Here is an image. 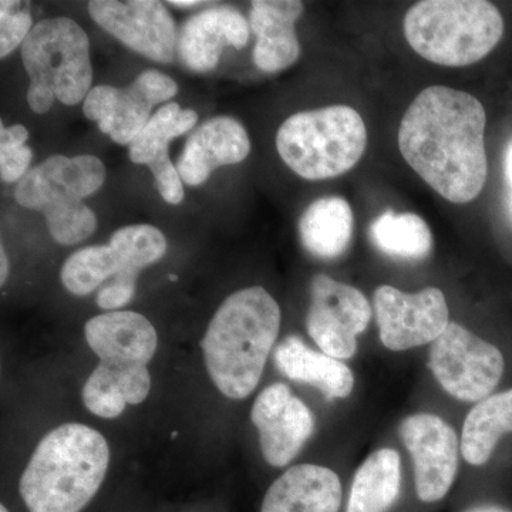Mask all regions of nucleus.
<instances>
[{
  "instance_id": "1",
  "label": "nucleus",
  "mask_w": 512,
  "mask_h": 512,
  "mask_svg": "<svg viewBox=\"0 0 512 512\" xmlns=\"http://www.w3.org/2000/svg\"><path fill=\"white\" fill-rule=\"evenodd\" d=\"M485 124L487 114L477 97L451 87H427L404 113L400 153L437 194L467 204L487 181Z\"/></svg>"
},
{
  "instance_id": "2",
  "label": "nucleus",
  "mask_w": 512,
  "mask_h": 512,
  "mask_svg": "<svg viewBox=\"0 0 512 512\" xmlns=\"http://www.w3.org/2000/svg\"><path fill=\"white\" fill-rule=\"evenodd\" d=\"M281 309L261 286L228 296L202 339L205 366L225 397L242 400L254 392L281 329Z\"/></svg>"
},
{
  "instance_id": "3",
  "label": "nucleus",
  "mask_w": 512,
  "mask_h": 512,
  "mask_svg": "<svg viewBox=\"0 0 512 512\" xmlns=\"http://www.w3.org/2000/svg\"><path fill=\"white\" fill-rule=\"evenodd\" d=\"M110 464L103 434L63 424L37 444L19 481L29 512H82L99 493Z\"/></svg>"
},
{
  "instance_id": "4",
  "label": "nucleus",
  "mask_w": 512,
  "mask_h": 512,
  "mask_svg": "<svg viewBox=\"0 0 512 512\" xmlns=\"http://www.w3.org/2000/svg\"><path fill=\"white\" fill-rule=\"evenodd\" d=\"M503 33L500 10L484 0H423L404 16V36L414 52L440 66L480 62Z\"/></svg>"
},
{
  "instance_id": "5",
  "label": "nucleus",
  "mask_w": 512,
  "mask_h": 512,
  "mask_svg": "<svg viewBox=\"0 0 512 512\" xmlns=\"http://www.w3.org/2000/svg\"><path fill=\"white\" fill-rule=\"evenodd\" d=\"M106 167L94 156H53L19 181L16 201L42 212L50 235L62 245H76L96 231L97 218L83 200L99 191Z\"/></svg>"
},
{
  "instance_id": "6",
  "label": "nucleus",
  "mask_w": 512,
  "mask_h": 512,
  "mask_svg": "<svg viewBox=\"0 0 512 512\" xmlns=\"http://www.w3.org/2000/svg\"><path fill=\"white\" fill-rule=\"evenodd\" d=\"M367 144L365 121L349 106L293 114L276 134L279 156L305 180H328L352 170Z\"/></svg>"
},
{
  "instance_id": "7",
  "label": "nucleus",
  "mask_w": 512,
  "mask_h": 512,
  "mask_svg": "<svg viewBox=\"0 0 512 512\" xmlns=\"http://www.w3.org/2000/svg\"><path fill=\"white\" fill-rule=\"evenodd\" d=\"M22 60L30 79L28 103L36 114L47 113L56 99L76 106L90 93L89 37L72 19L37 23L23 42Z\"/></svg>"
},
{
  "instance_id": "8",
  "label": "nucleus",
  "mask_w": 512,
  "mask_h": 512,
  "mask_svg": "<svg viewBox=\"0 0 512 512\" xmlns=\"http://www.w3.org/2000/svg\"><path fill=\"white\" fill-rule=\"evenodd\" d=\"M84 336L100 359L97 367L119 387L126 402L143 403L151 389L147 366L158 343L153 323L137 312L104 313L86 323Z\"/></svg>"
},
{
  "instance_id": "9",
  "label": "nucleus",
  "mask_w": 512,
  "mask_h": 512,
  "mask_svg": "<svg viewBox=\"0 0 512 512\" xmlns=\"http://www.w3.org/2000/svg\"><path fill=\"white\" fill-rule=\"evenodd\" d=\"M429 366L450 396L480 402L493 393L504 373V356L456 322H450L430 349Z\"/></svg>"
},
{
  "instance_id": "10",
  "label": "nucleus",
  "mask_w": 512,
  "mask_h": 512,
  "mask_svg": "<svg viewBox=\"0 0 512 512\" xmlns=\"http://www.w3.org/2000/svg\"><path fill=\"white\" fill-rule=\"evenodd\" d=\"M370 318V303L355 286L326 275L312 279L306 326L323 353L338 360L355 356L357 336L365 332Z\"/></svg>"
},
{
  "instance_id": "11",
  "label": "nucleus",
  "mask_w": 512,
  "mask_h": 512,
  "mask_svg": "<svg viewBox=\"0 0 512 512\" xmlns=\"http://www.w3.org/2000/svg\"><path fill=\"white\" fill-rule=\"evenodd\" d=\"M178 92L171 77L147 70L126 89L97 86L84 99L83 113L99 123L100 130L119 144H131L143 131L153 107L173 99Z\"/></svg>"
},
{
  "instance_id": "12",
  "label": "nucleus",
  "mask_w": 512,
  "mask_h": 512,
  "mask_svg": "<svg viewBox=\"0 0 512 512\" xmlns=\"http://www.w3.org/2000/svg\"><path fill=\"white\" fill-rule=\"evenodd\" d=\"M373 302L380 340L393 352L433 343L450 325L446 298L437 288L404 293L383 285L376 289Z\"/></svg>"
},
{
  "instance_id": "13",
  "label": "nucleus",
  "mask_w": 512,
  "mask_h": 512,
  "mask_svg": "<svg viewBox=\"0 0 512 512\" xmlns=\"http://www.w3.org/2000/svg\"><path fill=\"white\" fill-rule=\"evenodd\" d=\"M399 433L413 458L417 497L423 503L443 500L457 476L456 431L436 414L421 413L403 420Z\"/></svg>"
},
{
  "instance_id": "14",
  "label": "nucleus",
  "mask_w": 512,
  "mask_h": 512,
  "mask_svg": "<svg viewBox=\"0 0 512 512\" xmlns=\"http://www.w3.org/2000/svg\"><path fill=\"white\" fill-rule=\"evenodd\" d=\"M89 13L97 25L140 55L160 63L173 62L177 30L164 3L93 0L89 3Z\"/></svg>"
},
{
  "instance_id": "15",
  "label": "nucleus",
  "mask_w": 512,
  "mask_h": 512,
  "mask_svg": "<svg viewBox=\"0 0 512 512\" xmlns=\"http://www.w3.org/2000/svg\"><path fill=\"white\" fill-rule=\"evenodd\" d=\"M262 454L272 467H285L298 456L315 430L309 407L284 383L266 387L256 397L251 413Z\"/></svg>"
},
{
  "instance_id": "16",
  "label": "nucleus",
  "mask_w": 512,
  "mask_h": 512,
  "mask_svg": "<svg viewBox=\"0 0 512 512\" xmlns=\"http://www.w3.org/2000/svg\"><path fill=\"white\" fill-rule=\"evenodd\" d=\"M249 151L251 143L244 126L231 117H215L188 138L177 170L185 184L197 187L218 167L244 161Z\"/></svg>"
},
{
  "instance_id": "17",
  "label": "nucleus",
  "mask_w": 512,
  "mask_h": 512,
  "mask_svg": "<svg viewBox=\"0 0 512 512\" xmlns=\"http://www.w3.org/2000/svg\"><path fill=\"white\" fill-rule=\"evenodd\" d=\"M249 39L247 19L228 6H214L192 16L178 40V53L194 72H210L220 62L225 46L242 49Z\"/></svg>"
},
{
  "instance_id": "18",
  "label": "nucleus",
  "mask_w": 512,
  "mask_h": 512,
  "mask_svg": "<svg viewBox=\"0 0 512 512\" xmlns=\"http://www.w3.org/2000/svg\"><path fill=\"white\" fill-rule=\"evenodd\" d=\"M342 500V483L335 471L299 464L268 488L261 512H339Z\"/></svg>"
},
{
  "instance_id": "19",
  "label": "nucleus",
  "mask_w": 512,
  "mask_h": 512,
  "mask_svg": "<svg viewBox=\"0 0 512 512\" xmlns=\"http://www.w3.org/2000/svg\"><path fill=\"white\" fill-rule=\"evenodd\" d=\"M303 3L296 0H256L252 2L251 28L256 35L254 62L262 72L288 69L301 55L295 33Z\"/></svg>"
},
{
  "instance_id": "20",
  "label": "nucleus",
  "mask_w": 512,
  "mask_h": 512,
  "mask_svg": "<svg viewBox=\"0 0 512 512\" xmlns=\"http://www.w3.org/2000/svg\"><path fill=\"white\" fill-rule=\"evenodd\" d=\"M275 365L293 382L312 384L326 399H345L352 393L355 377L342 360L315 352L296 336H289L275 352Z\"/></svg>"
},
{
  "instance_id": "21",
  "label": "nucleus",
  "mask_w": 512,
  "mask_h": 512,
  "mask_svg": "<svg viewBox=\"0 0 512 512\" xmlns=\"http://www.w3.org/2000/svg\"><path fill=\"white\" fill-rule=\"evenodd\" d=\"M402 461L393 448H382L356 471L346 512H387L399 498Z\"/></svg>"
},
{
  "instance_id": "22",
  "label": "nucleus",
  "mask_w": 512,
  "mask_h": 512,
  "mask_svg": "<svg viewBox=\"0 0 512 512\" xmlns=\"http://www.w3.org/2000/svg\"><path fill=\"white\" fill-rule=\"evenodd\" d=\"M303 247L322 259H335L348 249L353 234V212L340 197L312 202L299 222Z\"/></svg>"
},
{
  "instance_id": "23",
  "label": "nucleus",
  "mask_w": 512,
  "mask_h": 512,
  "mask_svg": "<svg viewBox=\"0 0 512 512\" xmlns=\"http://www.w3.org/2000/svg\"><path fill=\"white\" fill-rule=\"evenodd\" d=\"M505 433H512V389L485 397L468 413L461 453L471 466H483Z\"/></svg>"
},
{
  "instance_id": "24",
  "label": "nucleus",
  "mask_w": 512,
  "mask_h": 512,
  "mask_svg": "<svg viewBox=\"0 0 512 512\" xmlns=\"http://www.w3.org/2000/svg\"><path fill=\"white\" fill-rule=\"evenodd\" d=\"M370 238L383 254L393 258L419 261L431 251L429 225L412 212H384L370 227Z\"/></svg>"
},
{
  "instance_id": "25",
  "label": "nucleus",
  "mask_w": 512,
  "mask_h": 512,
  "mask_svg": "<svg viewBox=\"0 0 512 512\" xmlns=\"http://www.w3.org/2000/svg\"><path fill=\"white\" fill-rule=\"evenodd\" d=\"M136 284L137 279L126 274L120 256L110 245L87 247L67 258L60 271L63 285L73 295L86 296L96 291L107 279Z\"/></svg>"
},
{
  "instance_id": "26",
  "label": "nucleus",
  "mask_w": 512,
  "mask_h": 512,
  "mask_svg": "<svg viewBox=\"0 0 512 512\" xmlns=\"http://www.w3.org/2000/svg\"><path fill=\"white\" fill-rule=\"evenodd\" d=\"M197 121L198 114L194 110L181 109L180 104L161 107L130 144V160L136 164H150L160 154L167 153L171 140L191 131Z\"/></svg>"
},
{
  "instance_id": "27",
  "label": "nucleus",
  "mask_w": 512,
  "mask_h": 512,
  "mask_svg": "<svg viewBox=\"0 0 512 512\" xmlns=\"http://www.w3.org/2000/svg\"><path fill=\"white\" fill-rule=\"evenodd\" d=\"M109 245L120 256L126 274L136 279L141 269L160 261L167 252V239L163 232L146 224L119 229L114 232Z\"/></svg>"
},
{
  "instance_id": "28",
  "label": "nucleus",
  "mask_w": 512,
  "mask_h": 512,
  "mask_svg": "<svg viewBox=\"0 0 512 512\" xmlns=\"http://www.w3.org/2000/svg\"><path fill=\"white\" fill-rule=\"evenodd\" d=\"M83 403L89 412L101 419H116L124 413L128 403L123 393L109 377L99 369H94L92 375L83 386Z\"/></svg>"
},
{
  "instance_id": "29",
  "label": "nucleus",
  "mask_w": 512,
  "mask_h": 512,
  "mask_svg": "<svg viewBox=\"0 0 512 512\" xmlns=\"http://www.w3.org/2000/svg\"><path fill=\"white\" fill-rule=\"evenodd\" d=\"M0 56L6 57L28 39L32 18L28 12H12L16 2L0 3Z\"/></svg>"
},
{
  "instance_id": "30",
  "label": "nucleus",
  "mask_w": 512,
  "mask_h": 512,
  "mask_svg": "<svg viewBox=\"0 0 512 512\" xmlns=\"http://www.w3.org/2000/svg\"><path fill=\"white\" fill-rule=\"evenodd\" d=\"M156 180L157 190L168 204L177 205L183 201L184 188L181 175L167 153L160 154L147 165Z\"/></svg>"
},
{
  "instance_id": "31",
  "label": "nucleus",
  "mask_w": 512,
  "mask_h": 512,
  "mask_svg": "<svg viewBox=\"0 0 512 512\" xmlns=\"http://www.w3.org/2000/svg\"><path fill=\"white\" fill-rule=\"evenodd\" d=\"M32 150L25 144L0 143V174L6 183L22 180L29 173Z\"/></svg>"
},
{
  "instance_id": "32",
  "label": "nucleus",
  "mask_w": 512,
  "mask_h": 512,
  "mask_svg": "<svg viewBox=\"0 0 512 512\" xmlns=\"http://www.w3.org/2000/svg\"><path fill=\"white\" fill-rule=\"evenodd\" d=\"M136 284L123 281H111L109 285L103 286L97 295V305L106 311H114L123 308L127 303L133 301Z\"/></svg>"
},
{
  "instance_id": "33",
  "label": "nucleus",
  "mask_w": 512,
  "mask_h": 512,
  "mask_svg": "<svg viewBox=\"0 0 512 512\" xmlns=\"http://www.w3.org/2000/svg\"><path fill=\"white\" fill-rule=\"evenodd\" d=\"M29 138L28 128L16 124V126L0 130V143L25 144Z\"/></svg>"
},
{
  "instance_id": "34",
  "label": "nucleus",
  "mask_w": 512,
  "mask_h": 512,
  "mask_svg": "<svg viewBox=\"0 0 512 512\" xmlns=\"http://www.w3.org/2000/svg\"><path fill=\"white\" fill-rule=\"evenodd\" d=\"M0 261H2V269H0V284L5 285L9 275V261L5 248L0 249Z\"/></svg>"
},
{
  "instance_id": "35",
  "label": "nucleus",
  "mask_w": 512,
  "mask_h": 512,
  "mask_svg": "<svg viewBox=\"0 0 512 512\" xmlns=\"http://www.w3.org/2000/svg\"><path fill=\"white\" fill-rule=\"evenodd\" d=\"M505 171H507V180L511 188V207H512V141L508 146L507 157H505Z\"/></svg>"
},
{
  "instance_id": "36",
  "label": "nucleus",
  "mask_w": 512,
  "mask_h": 512,
  "mask_svg": "<svg viewBox=\"0 0 512 512\" xmlns=\"http://www.w3.org/2000/svg\"><path fill=\"white\" fill-rule=\"evenodd\" d=\"M464 512H510L504 510V508L495 507V505H480V507L470 508V510Z\"/></svg>"
},
{
  "instance_id": "37",
  "label": "nucleus",
  "mask_w": 512,
  "mask_h": 512,
  "mask_svg": "<svg viewBox=\"0 0 512 512\" xmlns=\"http://www.w3.org/2000/svg\"><path fill=\"white\" fill-rule=\"evenodd\" d=\"M168 3L177 6V8H191V6L201 5L202 2H198V0H171Z\"/></svg>"
},
{
  "instance_id": "38",
  "label": "nucleus",
  "mask_w": 512,
  "mask_h": 512,
  "mask_svg": "<svg viewBox=\"0 0 512 512\" xmlns=\"http://www.w3.org/2000/svg\"><path fill=\"white\" fill-rule=\"evenodd\" d=\"M0 512H10L8 508H6V505H0Z\"/></svg>"
}]
</instances>
